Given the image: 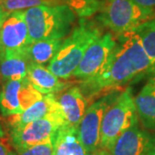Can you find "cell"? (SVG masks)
I'll use <instances>...</instances> for the list:
<instances>
[{
    "label": "cell",
    "mask_w": 155,
    "mask_h": 155,
    "mask_svg": "<svg viewBox=\"0 0 155 155\" xmlns=\"http://www.w3.org/2000/svg\"><path fill=\"white\" fill-rule=\"evenodd\" d=\"M152 67V62L134 30L117 35L116 44L104 67L97 75L83 80L85 97L104 91H114Z\"/></svg>",
    "instance_id": "1"
},
{
    "label": "cell",
    "mask_w": 155,
    "mask_h": 155,
    "mask_svg": "<svg viewBox=\"0 0 155 155\" xmlns=\"http://www.w3.org/2000/svg\"><path fill=\"white\" fill-rule=\"evenodd\" d=\"M102 35V29L96 22L80 18L78 24L62 41L59 51L48 63V69L58 78L67 79L72 77L86 50Z\"/></svg>",
    "instance_id": "2"
},
{
    "label": "cell",
    "mask_w": 155,
    "mask_h": 155,
    "mask_svg": "<svg viewBox=\"0 0 155 155\" xmlns=\"http://www.w3.org/2000/svg\"><path fill=\"white\" fill-rule=\"evenodd\" d=\"M31 43L53 39H63L69 34L76 13L67 5H41L24 11Z\"/></svg>",
    "instance_id": "3"
},
{
    "label": "cell",
    "mask_w": 155,
    "mask_h": 155,
    "mask_svg": "<svg viewBox=\"0 0 155 155\" xmlns=\"http://www.w3.org/2000/svg\"><path fill=\"white\" fill-rule=\"evenodd\" d=\"M98 1L97 20L117 35L133 30L155 16V10L139 5L133 0Z\"/></svg>",
    "instance_id": "4"
},
{
    "label": "cell",
    "mask_w": 155,
    "mask_h": 155,
    "mask_svg": "<svg viewBox=\"0 0 155 155\" xmlns=\"http://www.w3.org/2000/svg\"><path fill=\"white\" fill-rule=\"evenodd\" d=\"M137 123L138 115L132 90L127 88L104 113L101 125L99 148L110 152L119 136Z\"/></svg>",
    "instance_id": "5"
},
{
    "label": "cell",
    "mask_w": 155,
    "mask_h": 155,
    "mask_svg": "<svg viewBox=\"0 0 155 155\" xmlns=\"http://www.w3.org/2000/svg\"><path fill=\"white\" fill-rule=\"evenodd\" d=\"M67 124L59 103L49 114L23 127L11 129V142L17 150L54 140L58 130Z\"/></svg>",
    "instance_id": "6"
},
{
    "label": "cell",
    "mask_w": 155,
    "mask_h": 155,
    "mask_svg": "<svg viewBox=\"0 0 155 155\" xmlns=\"http://www.w3.org/2000/svg\"><path fill=\"white\" fill-rule=\"evenodd\" d=\"M42 97L41 93L34 88L27 77L8 80L4 82L0 91V112L6 117L18 115Z\"/></svg>",
    "instance_id": "7"
},
{
    "label": "cell",
    "mask_w": 155,
    "mask_h": 155,
    "mask_svg": "<svg viewBox=\"0 0 155 155\" xmlns=\"http://www.w3.org/2000/svg\"><path fill=\"white\" fill-rule=\"evenodd\" d=\"M117 91H111L89 106L78 125V134L87 153L99 148L100 132L103 117L107 109L118 97Z\"/></svg>",
    "instance_id": "8"
},
{
    "label": "cell",
    "mask_w": 155,
    "mask_h": 155,
    "mask_svg": "<svg viewBox=\"0 0 155 155\" xmlns=\"http://www.w3.org/2000/svg\"><path fill=\"white\" fill-rule=\"evenodd\" d=\"M116 44V39L113 34L100 36L86 50L72 76L82 80L94 77L104 67Z\"/></svg>",
    "instance_id": "9"
},
{
    "label": "cell",
    "mask_w": 155,
    "mask_h": 155,
    "mask_svg": "<svg viewBox=\"0 0 155 155\" xmlns=\"http://www.w3.org/2000/svg\"><path fill=\"white\" fill-rule=\"evenodd\" d=\"M29 44L24 11L10 12L0 26V51L22 52Z\"/></svg>",
    "instance_id": "10"
},
{
    "label": "cell",
    "mask_w": 155,
    "mask_h": 155,
    "mask_svg": "<svg viewBox=\"0 0 155 155\" xmlns=\"http://www.w3.org/2000/svg\"><path fill=\"white\" fill-rule=\"evenodd\" d=\"M155 135L140 128L138 123L119 136L111 155H150L154 150Z\"/></svg>",
    "instance_id": "11"
},
{
    "label": "cell",
    "mask_w": 155,
    "mask_h": 155,
    "mask_svg": "<svg viewBox=\"0 0 155 155\" xmlns=\"http://www.w3.org/2000/svg\"><path fill=\"white\" fill-rule=\"evenodd\" d=\"M27 78L33 87L41 94H54L69 88L70 83L60 80L43 65L29 62L27 69Z\"/></svg>",
    "instance_id": "12"
},
{
    "label": "cell",
    "mask_w": 155,
    "mask_h": 155,
    "mask_svg": "<svg viewBox=\"0 0 155 155\" xmlns=\"http://www.w3.org/2000/svg\"><path fill=\"white\" fill-rule=\"evenodd\" d=\"M58 103L64 114L67 125L78 127L87 110V99L81 89L73 86L58 97Z\"/></svg>",
    "instance_id": "13"
},
{
    "label": "cell",
    "mask_w": 155,
    "mask_h": 155,
    "mask_svg": "<svg viewBox=\"0 0 155 155\" xmlns=\"http://www.w3.org/2000/svg\"><path fill=\"white\" fill-rule=\"evenodd\" d=\"M29 62L26 50L22 52L0 51V75L3 82L26 78Z\"/></svg>",
    "instance_id": "14"
},
{
    "label": "cell",
    "mask_w": 155,
    "mask_h": 155,
    "mask_svg": "<svg viewBox=\"0 0 155 155\" xmlns=\"http://www.w3.org/2000/svg\"><path fill=\"white\" fill-rule=\"evenodd\" d=\"M58 104L57 98L54 94H47L42 97L41 99L38 100L28 109L22 113L9 116L8 123L11 129L23 127L30 122L41 119L48 114Z\"/></svg>",
    "instance_id": "15"
},
{
    "label": "cell",
    "mask_w": 155,
    "mask_h": 155,
    "mask_svg": "<svg viewBox=\"0 0 155 155\" xmlns=\"http://www.w3.org/2000/svg\"><path fill=\"white\" fill-rule=\"evenodd\" d=\"M134 104L139 119L143 127L155 131V78L150 77L138 96Z\"/></svg>",
    "instance_id": "16"
},
{
    "label": "cell",
    "mask_w": 155,
    "mask_h": 155,
    "mask_svg": "<svg viewBox=\"0 0 155 155\" xmlns=\"http://www.w3.org/2000/svg\"><path fill=\"white\" fill-rule=\"evenodd\" d=\"M79 137L78 127L63 125L58 130L54 140L53 155H87Z\"/></svg>",
    "instance_id": "17"
},
{
    "label": "cell",
    "mask_w": 155,
    "mask_h": 155,
    "mask_svg": "<svg viewBox=\"0 0 155 155\" xmlns=\"http://www.w3.org/2000/svg\"><path fill=\"white\" fill-rule=\"evenodd\" d=\"M62 41V39H53L39 41L29 44L26 52L30 62L40 65L49 63L60 49Z\"/></svg>",
    "instance_id": "18"
},
{
    "label": "cell",
    "mask_w": 155,
    "mask_h": 155,
    "mask_svg": "<svg viewBox=\"0 0 155 155\" xmlns=\"http://www.w3.org/2000/svg\"><path fill=\"white\" fill-rule=\"evenodd\" d=\"M134 32L137 34L141 41L143 48L152 62V66L155 64V18L150 19L143 22L137 28Z\"/></svg>",
    "instance_id": "19"
},
{
    "label": "cell",
    "mask_w": 155,
    "mask_h": 155,
    "mask_svg": "<svg viewBox=\"0 0 155 155\" xmlns=\"http://www.w3.org/2000/svg\"><path fill=\"white\" fill-rule=\"evenodd\" d=\"M68 0H3L1 5L8 12L26 11L29 8L41 5H67Z\"/></svg>",
    "instance_id": "20"
},
{
    "label": "cell",
    "mask_w": 155,
    "mask_h": 155,
    "mask_svg": "<svg viewBox=\"0 0 155 155\" xmlns=\"http://www.w3.org/2000/svg\"><path fill=\"white\" fill-rule=\"evenodd\" d=\"M67 5L72 8L73 11L81 18L91 17L98 11V0H68Z\"/></svg>",
    "instance_id": "21"
},
{
    "label": "cell",
    "mask_w": 155,
    "mask_h": 155,
    "mask_svg": "<svg viewBox=\"0 0 155 155\" xmlns=\"http://www.w3.org/2000/svg\"><path fill=\"white\" fill-rule=\"evenodd\" d=\"M54 140L17 150V155H53Z\"/></svg>",
    "instance_id": "22"
},
{
    "label": "cell",
    "mask_w": 155,
    "mask_h": 155,
    "mask_svg": "<svg viewBox=\"0 0 155 155\" xmlns=\"http://www.w3.org/2000/svg\"><path fill=\"white\" fill-rule=\"evenodd\" d=\"M139 5L155 10V0H133Z\"/></svg>",
    "instance_id": "23"
},
{
    "label": "cell",
    "mask_w": 155,
    "mask_h": 155,
    "mask_svg": "<svg viewBox=\"0 0 155 155\" xmlns=\"http://www.w3.org/2000/svg\"><path fill=\"white\" fill-rule=\"evenodd\" d=\"M9 13H10V12L6 11L4 9V7L1 5V4H0V26L2 25V23L5 21V19L6 18V17L9 15Z\"/></svg>",
    "instance_id": "24"
},
{
    "label": "cell",
    "mask_w": 155,
    "mask_h": 155,
    "mask_svg": "<svg viewBox=\"0 0 155 155\" xmlns=\"http://www.w3.org/2000/svg\"><path fill=\"white\" fill-rule=\"evenodd\" d=\"M87 155H111L109 151L105 149H102V148H98L97 150L94 151L93 153H91Z\"/></svg>",
    "instance_id": "25"
},
{
    "label": "cell",
    "mask_w": 155,
    "mask_h": 155,
    "mask_svg": "<svg viewBox=\"0 0 155 155\" xmlns=\"http://www.w3.org/2000/svg\"><path fill=\"white\" fill-rule=\"evenodd\" d=\"M8 149L1 140H0V155H8Z\"/></svg>",
    "instance_id": "26"
},
{
    "label": "cell",
    "mask_w": 155,
    "mask_h": 155,
    "mask_svg": "<svg viewBox=\"0 0 155 155\" xmlns=\"http://www.w3.org/2000/svg\"><path fill=\"white\" fill-rule=\"evenodd\" d=\"M147 72H149V74H150V76H151V77L154 78H155V64H154V65H153L152 67H150Z\"/></svg>",
    "instance_id": "27"
},
{
    "label": "cell",
    "mask_w": 155,
    "mask_h": 155,
    "mask_svg": "<svg viewBox=\"0 0 155 155\" xmlns=\"http://www.w3.org/2000/svg\"><path fill=\"white\" fill-rule=\"evenodd\" d=\"M8 155H17V153H13V152H8Z\"/></svg>",
    "instance_id": "28"
},
{
    "label": "cell",
    "mask_w": 155,
    "mask_h": 155,
    "mask_svg": "<svg viewBox=\"0 0 155 155\" xmlns=\"http://www.w3.org/2000/svg\"><path fill=\"white\" fill-rule=\"evenodd\" d=\"M150 155H155V153H153H153H151V154H150Z\"/></svg>",
    "instance_id": "29"
},
{
    "label": "cell",
    "mask_w": 155,
    "mask_h": 155,
    "mask_svg": "<svg viewBox=\"0 0 155 155\" xmlns=\"http://www.w3.org/2000/svg\"><path fill=\"white\" fill-rule=\"evenodd\" d=\"M153 153H155V147H154V150H153Z\"/></svg>",
    "instance_id": "30"
},
{
    "label": "cell",
    "mask_w": 155,
    "mask_h": 155,
    "mask_svg": "<svg viewBox=\"0 0 155 155\" xmlns=\"http://www.w3.org/2000/svg\"><path fill=\"white\" fill-rule=\"evenodd\" d=\"M1 1H3V0H0V2H1Z\"/></svg>",
    "instance_id": "31"
}]
</instances>
